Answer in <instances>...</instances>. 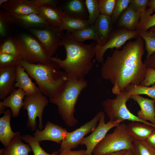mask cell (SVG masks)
I'll return each mask as SVG.
<instances>
[{
	"label": "cell",
	"mask_w": 155,
	"mask_h": 155,
	"mask_svg": "<svg viewBox=\"0 0 155 155\" xmlns=\"http://www.w3.org/2000/svg\"><path fill=\"white\" fill-rule=\"evenodd\" d=\"M88 13V20L91 26L93 25L100 14L98 0H85Z\"/></svg>",
	"instance_id": "33"
},
{
	"label": "cell",
	"mask_w": 155,
	"mask_h": 155,
	"mask_svg": "<svg viewBox=\"0 0 155 155\" xmlns=\"http://www.w3.org/2000/svg\"><path fill=\"white\" fill-rule=\"evenodd\" d=\"M123 155H133L131 150H127Z\"/></svg>",
	"instance_id": "48"
},
{
	"label": "cell",
	"mask_w": 155,
	"mask_h": 155,
	"mask_svg": "<svg viewBox=\"0 0 155 155\" xmlns=\"http://www.w3.org/2000/svg\"><path fill=\"white\" fill-rule=\"evenodd\" d=\"M131 98L140 108L137 113V116L144 121H149L155 125V99L146 98L138 94L132 95Z\"/></svg>",
	"instance_id": "17"
},
{
	"label": "cell",
	"mask_w": 155,
	"mask_h": 155,
	"mask_svg": "<svg viewBox=\"0 0 155 155\" xmlns=\"http://www.w3.org/2000/svg\"><path fill=\"white\" fill-rule=\"evenodd\" d=\"M138 31L139 36L145 42V49L147 52L146 58H147L155 52V32L150 30Z\"/></svg>",
	"instance_id": "29"
},
{
	"label": "cell",
	"mask_w": 155,
	"mask_h": 155,
	"mask_svg": "<svg viewBox=\"0 0 155 155\" xmlns=\"http://www.w3.org/2000/svg\"><path fill=\"white\" fill-rule=\"evenodd\" d=\"M18 63L36 81L40 92L49 99L57 95L68 79L67 74L54 62L47 64L32 63L20 60Z\"/></svg>",
	"instance_id": "3"
},
{
	"label": "cell",
	"mask_w": 155,
	"mask_h": 155,
	"mask_svg": "<svg viewBox=\"0 0 155 155\" xmlns=\"http://www.w3.org/2000/svg\"><path fill=\"white\" fill-rule=\"evenodd\" d=\"M130 1L131 0H117L113 13L111 17L113 24L117 22L121 14L129 6Z\"/></svg>",
	"instance_id": "36"
},
{
	"label": "cell",
	"mask_w": 155,
	"mask_h": 155,
	"mask_svg": "<svg viewBox=\"0 0 155 155\" xmlns=\"http://www.w3.org/2000/svg\"><path fill=\"white\" fill-rule=\"evenodd\" d=\"M58 7L66 16L88 19V13L84 0H61Z\"/></svg>",
	"instance_id": "15"
},
{
	"label": "cell",
	"mask_w": 155,
	"mask_h": 155,
	"mask_svg": "<svg viewBox=\"0 0 155 155\" xmlns=\"http://www.w3.org/2000/svg\"><path fill=\"white\" fill-rule=\"evenodd\" d=\"M19 59L11 55L0 53V68L16 66L18 63Z\"/></svg>",
	"instance_id": "39"
},
{
	"label": "cell",
	"mask_w": 155,
	"mask_h": 155,
	"mask_svg": "<svg viewBox=\"0 0 155 155\" xmlns=\"http://www.w3.org/2000/svg\"><path fill=\"white\" fill-rule=\"evenodd\" d=\"M91 26L88 20L65 15L60 28L63 31L66 30L71 33Z\"/></svg>",
	"instance_id": "27"
},
{
	"label": "cell",
	"mask_w": 155,
	"mask_h": 155,
	"mask_svg": "<svg viewBox=\"0 0 155 155\" xmlns=\"http://www.w3.org/2000/svg\"><path fill=\"white\" fill-rule=\"evenodd\" d=\"M0 53L8 54L17 57L19 60H22L15 38H8L3 41L0 45Z\"/></svg>",
	"instance_id": "32"
},
{
	"label": "cell",
	"mask_w": 155,
	"mask_h": 155,
	"mask_svg": "<svg viewBox=\"0 0 155 155\" xmlns=\"http://www.w3.org/2000/svg\"><path fill=\"white\" fill-rule=\"evenodd\" d=\"M8 0H0V7H1L5 3L7 2Z\"/></svg>",
	"instance_id": "49"
},
{
	"label": "cell",
	"mask_w": 155,
	"mask_h": 155,
	"mask_svg": "<svg viewBox=\"0 0 155 155\" xmlns=\"http://www.w3.org/2000/svg\"><path fill=\"white\" fill-rule=\"evenodd\" d=\"M149 30L155 32V26L152 27Z\"/></svg>",
	"instance_id": "50"
},
{
	"label": "cell",
	"mask_w": 155,
	"mask_h": 155,
	"mask_svg": "<svg viewBox=\"0 0 155 155\" xmlns=\"http://www.w3.org/2000/svg\"><path fill=\"white\" fill-rule=\"evenodd\" d=\"M144 41L139 36L121 49H116L102 63L101 76L113 85L114 94L123 91L130 84L139 85L144 79L147 67L142 60Z\"/></svg>",
	"instance_id": "1"
},
{
	"label": "cell",
	"mask_w": 155,
	"mask_h": 155,
	"mask_svg": "<svg viewBox=\"0 0 155 155\" xmlns=\"http://www.w3.org/2000/svg\"><path fill=\"white\" fill-rule=\"evenodd\" d=\"M113 99L107 98L102 103L104 110L110 120L119 121L121 123L125 120L138 121L149 125L155 128V125L144 121L131 113L128 109L126 103L131 98V95L124 90L115 94Z\"/></svg>",
	"instance_id": "6"
},
{
	"label": "cell",
	"mask_w": 155,
	"mask_h": 155,
	"mask_svg": "<svg viewBox=\"0 0 155 155\" xmlns=\"http://www.w3.org/2000/svg\"><path fill=\"white\" fill-rule=\"evenodd\" d=\"M26 95V93L23 90L19 88L16 89L3 101L0 100V106L5 108H10L12 117H18L20 110L23 107L24 99Z\"/></svg>",
	"instance_id": "22"
},
{
	"label": "cell",
	"mask_w": 155,
	"mask_h": 155,
	"mask_svg": "<svg viewBox=\"0 0 155 155\" xmlns=\"http://www.w3.org/2000/svg\"><path fill=\"white\" fill-rule=\"evenodd\" d=\"M37 9L49 25L60 27L65 15L58 6L43 5L37 7Z\"/></svg>",
	"instance_id": "21"
},
{
	"label": "cell",
	"mask_w": 155,
	"mask_h": 155,
	"mask_svg": "<svg viewBox=\"0 0 155 155\" xmlns=\"http://www.w3.org/2000/svg\"><path fill=\"white\" fill-rule=\"evenodd\" d=\"M155 83V69L147 67L146 75L140 85L148 87Z\"/></svg>",
	"instance_id": "40"
},
{
	"label": "cell",
	"mask_w": 155,
	"mask_h": 155,
	"mask_svg": "<svg viewBox=\"0 0 155 155\" xmlns=\"http://www.w3.org/2000/svg\"><path fill=\"white\" fill-rule=\"evenodd\" d=\"M100 111L89 121L85 123L72 132H67L65 137L61 143L59 152L65 148L71 149L77 147L85 136L92 132L97 125L98 122L102 113Z\"/></svg>",
	"instance_id": "12"
},
{
	"label": "cell",
	"mask_w": 155,
	"mask_h": 155,
	"mask_svg": "<svg viewBox=\"0 0 155 155\" xmlns=\"http://www.w3.org/2000/svg\"><path fill=\"white\" fill-rule=\"evenodd\" d=\"M155 26V13L153 15L141 16L136 30L138 31H146Z\"/></svg>",
	"instance_id": "38"
},
{
	"label": "cell",
	"mask_w": 155,
	"mask_h": 155,
	"mask_svg": "<svg viewBox=\"0 0 155 155\" xmlns=\"http://www.w3.org/2000/svg\"><path fill=\"white\" fill-rule=\"evenodd\" d=\"M146 142L155 150V130L149 136Z\"/></svg>",
	"instance_id": "46"
},
{
	"label": "cell",
	"mask_w": 155,
	"mask_h": 155,
	"mask_svg": "<svg viewBox=\"0 0 155 155\" xmlns=\"http://www.w3.org/2000/svg\"><path fill=\"white\" fill-rule=\"evenodd\" d=\"M151 87L144 86L140 85L130 84L124 89L131 95L133 94H146L155 99V83Z\"/></svg>",
	"instance_id": "30"
},
{
	"label": "cell",
	"mask_w": 155,
	"mask_h": 155,
	"mask_svg": "<svg viewBox=\"0 0 155 155\" xmlns=\"http://www.w3.org/2000/svg\"><path fill=\"white\" fill-rule=\"evenodd\" d=\"M73 38L79 43L89 40L97 41V38L94 25L70 33Z\"/></svg>",
	"instance_id": "28"
},
{
	"label": "cell",
	"mask_w": 155,
	"mask_h": 155,
	"mask_svg": "<svg viewBox=\"0 0 155 155\" xmlns=\"http://www.w3.org/2000/svg\"><path fill=\"white\" fill-rule=\"evenodd\" d=\"M133 155H155V150L146 142H133Z\"/></svg>",
	"instance_id": "34"
},
{
	"label": "cell",
	"mask_w": 155,
	"mask_h": 155,
	"mask_svg": "<svg viewBox=\"0 0 155 155\" xmlns=\"http://www.w3.org/2000/svg\"><path fill=\"white\" fill-rule=\"evenodd\" d=\"M0 7L9 15H21L33 13L38 14L37 7L30 0H8Z\"/></svg>",
	"instance_id": "16"
},
{
	"label": "cell",
	"mask_w": 155,
	"mask_h": 155,
	"mask_svg": "<svg viewBox=\"0 0 155 155\" xmlns=\"http://www.w3.org/2000/svg\"><path fill=\"white\" fill-rule=\"evenodd\" d=\"M13 24L28 30L32 28H44L49 25L40 15L31 13L21 15L14 14L9 15Z\"/></svg>",
	"instance_id": "18"
},
{
	"label": "cell",
	"mask_w": 155,
	"mask_h": 155,
	"mask_svg": "<svg viewBox=\"0 0 155 155\" xmlns=\"http://www.w3.org/2000/svg\"><path fill=\"white\" fill-rule=\"evenodd\" d=\"M28 31L39 41L50 57H53L64 33L60 27L49 25Z\"/></svg>",
	"instance_id": "9"
},
{
	"label": "cell",
	"mask_w": 155,
	"mask_h": 155,
	"mask_svg": "<svg viewBox=\"0 0 155 155\" xmlns=\"http://www.w3.org/2000/svg\"><path fill=\"white\" fill-rule=\"evenodd\" d=\"M13 24L10 15L2 9L0 10V35L1 38L6 36L9 27Z\"/></svg>",
	"instance_id": "35"
},
{
	"label": "cell",
	"mask_w": 155,
	"mask_h": 155,
	"mask_svg": "<svg viewBox=\"0 0 155 155\" xmlns=\"http://www.w3.org/2000/svg\"><path fill=\"white\" fill-rule=\"evenodd\" d=\"M113 25L111 17L100 14L94 25L97 38L96 46H102L106 43L113 31Z\"/></svg>",
	"instance_id": "20"
},
{
	"label": "cell",
	"mask_w": 155,
	"mask_h": 155,
	"mask_svg": "<svg viewBox=\"0 0 155 155\" xmlns=\"http://www.w3.org/2000/svg\"><path fill=\"white\" fill-rule=\"evenodd\" d=\"M87 86V82L84 78H68L59 94L49 99L51 103L57 105L59 113L68 126L73 127L78 123L74 116L75 106L81 91Z\"/></svg>",
	"instance_id": "4"
},
{
	"label": "cell",
	"mask_w": 155,
	"mask_h": 155,
	"mask_svg": "<svg viewBox=\"0 0 155 155\" xmlns=\"http://www.w3.org/2000/svg\"><path fill=\"white\" fill-rule=\"evenodd\" d=\"M49 102L47 97L40 91L30 95H26L23 100V108L26 110L28 115L27 126L30 130L35 131L37 128L36 119L38 117V128L42 130L44 127L42 122L43 113L45 107Z\"/></svg>",
	"instance_id": "8"
},
{
	"label": "cell",
	"mask_w": 155,
	"mask_h": 155,
	"mask_svg": "<svg viewBox=\"0 0 155 155\" xmlns=\"http://www.w3.org/2000/svg\"><path fill=\"white\" fill-rule=\"evenodd\" d=\"M147 7L145 11L141 14V16H145L151 15L154 12L155 9V0H149L148 3Z\"/></svg>",
	"instance_id": "44"
},
{
	"label": "cell",
	"mask_w": 155,
	"mask_h": 155,
	"mask_svg": "<svg viewBox=\"0 0 155 155\" xmlns=\"http://www.w3.org/2000/svg\"><path fill=\"white\" fill-rule=\"evenodd\" d=\"M116 1L117 0H98V7L100 14L111 17Z\"/></svg>",
	"instance_id": "37"
},
{
	"label": "cell",
	"mask_w": 155,
	"mask_h": 155,
	"mask_svg": "<svg viewBox=\"0 0 155 155\" xmlns=\"http://www.w3.org/2000/svg\"><path fill=\"white\" fill-rule=\"evenodd\" d=\"M127 150H122L108 155H123ZM88 155H92V154Z\"/></svg>",
	"instance_id": "47"
},
{
	"label": "cell",
	"mask_w": 155,
	"mask_h": 155,
	"mask_svg": "<svg viewBox=\"0 0 155 155\" xmlns=\"http://www.w3.org/2000/svg\"><path fill=\"white\" fill-rule=\"evenodd\" d=\"M16 88L23 90L26 95H32L40 91L38 87L32 81L24 68L19 63L16 65Z\"/></svg>",
	"instance_id": "24"
},
{
	"label": "cell",
	"mask_w": 155,
	"mask_h": 155,
	"mask_svg": "<svg viewBox=\"0 0 155 155\" xmlns=\"http://www.w3.org/2000/svg\"><path fill=\"white\" fill-rule=\"evenodd\" d=\"M33 5L36 7L43 5L58 6L61 0H30Z\"/></svg>",
	"instance_id": "42"
},
{
	"label": "cell",
	"mask_w": 155,
	"mask_h": 155,
	"mask_svg": "<svg viewBox=\"0 0 155 155\" xmlns=\"http://www.w3.org/2000/svg\"><path fill=\"white\" fill-rule=\"evenodd\" d=\"M147 67L155 69V52L147 58L144 62Z\"/></svg>",
	"instance_id": "45"
},
{
	"label": "cell",
	"mask_w": 155,
	"mask_h": 155,
	"mask_svg": "<svg viewBox=\"0 0 155 155\" xmlns=\"http://www.w3.org/2000/svg\"><path fill=\"white\" fill-rule=\"evenodd\" d=\"M67 132L65 128L48 121L43 129L37 128L33 135L34 138L40 142L49 140L61 144Z\"/></svg>",
	"instance_id": "13"
},
{
	"label": "cell",
	"mask_w": 155,
	"mask_h": 155,
	"mask_svg": "<svg viewBox=\"0 0 155 155\" xmlns=\"http://www.w3.org/2000/svg\"><path fill=\"white\" fill-rule=\"evenodd\" d=\"M139 36L136 30L130 31L122 28L113 30L110 34L106 43L103 46L94 47L95 56L97 61L102 63L104 62V55L108 49L116 48L119 49L127 40L136 38Z\"/></svg>",
	"instance_id": "10"
},
{
	"label": "cell",
	"mask_w": 155,
	"mask_h": 155,
	"mask_svg": "<svg viewBox=\"0 0 155 155\" xmlns=\"http://www.w3.org/2000/svg\"><path fill=\"white\" fill-rule=\"evenodd\" d=\"M94 43L85 44L75 41L70 33H64L60 42L59 46H63L66 53L65 58L50 57L55 63L63 70L68 78L80 80L84 78L92 69L94 63L92 58L95 56Z\"/></svg>",
	"instance_id": "2"
},
{
	"label": "cell",
	"mask_w": 155,
	"mask_h": 155,
	"mask_svg": "<svg viewBox=\"0 0 155 155\" xmlns=\"http://www.w3.org/2000/svg\"><path fill=\"white\" fill-rule=\"evenodd\" d=\"M127 131L133 142H146L155 130V128L138 121H131L126 124Z\"/></svg>",
	"instance_id": "19"
},
{
	"label": "cell",
	"mask_w": 155,
	"mask_h": 155,
	"mask_svg": "<svg viewBox=\"0 0 155 155\" xmlns=\"http://www.w3.org/2000/svg\"><path fill=\"white\" fill-rule=\"evenodd\" d=\"M4 115L0 118V141L6 148L9 145L13 138L20 132H13L10 125L12 113L9 109L5 110Z\"/></svg>",
	"instance_id": "26"
},
{
	"label": "cell",
	"mask_w": 155,
	"mask_h": 155,
	"mask_svg": "<svg viewBox=\"0 0 155 155\" xmlns=\"http://www.w3.org/2000/svg\"><path fill=\"white\" fill-rule=\"evenodd\" d=\"M105 118L104 112L96 127L89 135L84 137L81 142L80 145H85L86 147L85 155L92 154L95 147L104 138L108 132L121 123L120 121L110 120L106 123Z\"/></svg>",
	"instance_id": "11"
},
{
	"label": "cell",
	"mask_w": 155,
	"mask_h": 155,
	"mask_svg": "<svg viewBox=\"0 0 155 155\" xmlns=\"http://www.w3.org/2000/svg\"><path fill=\"white\" fill-rule=\"evenodd\" d=\"M149 0H131L130 4L134 10L141 13L145 11Z\"/></svg>",
	"instance_id": "41"
},
{
	"label": "cell",
	"mask_w": 155,
	"mask_h": 155,
	"mask_svg": "<svg viewBox=\"0 0 155 155\" xmlns=\"http://www.w3.org/2000/svg\"><path fill=\"white\" fill-rule=\"evenodd\" d=\"M22 140L30 146L34 155H58L59 152L55 151L51 154L46 152L41 147L40 142L30 135L27 134L22 136Z\"/></svg>",
	"instance_id": "31"
},
{
	"label": "cell",
	"mask_w": 155,
	"mask_h": 155,
	"mask_svg": "<svg viewBox=\"0 0 155 155\" xmlns=\"http://www.w3.org/2000/svg\"><path fill=\"white\" fill-rule=\"evenodd\" d=\"M16 65L0 68V99L3 100L15 89Z\"/></svg>",
	"instance_id": "14"
},
{
	"label": "cell",
	"mask_w": 155,
	"mask_h": 155,
	"mask_svg": "<svg viewBox=\"0 0 155 155\" xmlns=\"http://www.w3.org/2000/svg\"><path fill=\"white\" fill-rule=\"evenodd\" d=\"M20 132L11 140L8 146L0 150V155H28L32 152L30 145L22 142Z\"/></svg>",
	"instance_id": "25"
},
{
	"label": "cell",
	"mask_w": 155,
	"mask_h": 155,
	"mask_svg": "<svg viewBox=\"0 0 155 155\" xmlns=\"http://www.w3.org/2000/svg\"><path fill=\"white\" fill-rule=\"evenodd\" d=\"M140 13L136 11L130 3L118 20V28H122L130 31L136 30L140 22Z\"/></svg>",
	"instance_id": "23"
},
{
	"label": "cell",
	"mask_w": 155,
	"mask_h": 155,
	"mask_svg": "<svg viewBox=\"0 0 155 155\" xmlns=\"http://www.w3.org/2000/svg\"><path fill=\"white\" fill-rule=\"evenodd\" d=\"M22 60L32 63L47 64L52 61L41 44L35 37L22 34L15 37Z\"/></svg>",
	"instance_id": "7"
},
{
	"label": "cell",
	"mask_w": 155,
	"mask_h": 155,
	"mask_svg": "<svg viewBox=\"0 0 155 155\" xmlns=\"http://www.w3.org/2000/svg\"><path fill=\"white\" fill-rule=\"evenodd\" d=\"M133 142L128 134L126 124L121 123L112 133L106 134L93 150V155H108L122 150H131Z\"/></svg>",
	"instance_id": "5"
},
{
	"label": "cell",
	"mask_w": 155,
	"mask_h": 155,
	"mask_svg": "<svg viewBox=\"0 0 155 155\" xmlns=\"http://www.w3.org/2000/svg\"><path fill=\"white\" fill-rule=\"evenodd\" d=\"M59 152L58 155H85L86 150H72L69 149L65 148Z\"/></svg>",
	"instance_id": "43"
}]
</instances>
